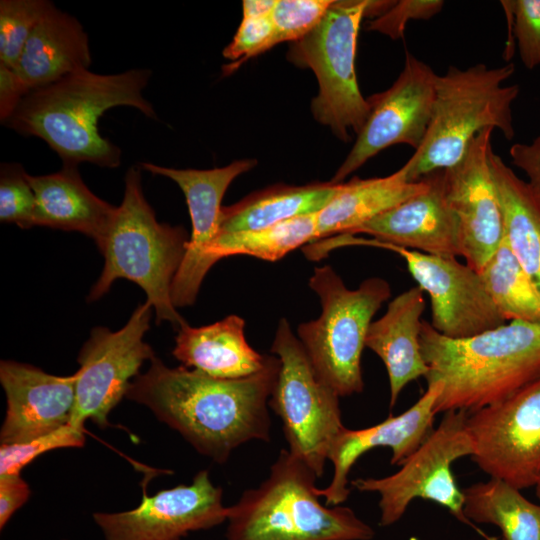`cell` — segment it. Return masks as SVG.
Segmentation results:
<instances>
[{"label": "cell", "mask_w": 540, "mask_h": 540, "mask_svg": "<svg viewBox=\"0 0 540 540\" xmlns=\"http://www.w3.org/2000/svg\"><path fill=\"white\" fill-rule=\"evenodd\" d=\"M279 368V358L271 355L256 374L220 379L185 366L168 367L154 356L125 397L149 408L201 455L224 464L241 445L271 440L268 402Z\"/></svg>", "instance_id": "obj_1"}, {"label": "cell", "mask_w": 540, "mask_h": 540, "mask_svg": "<svg viewBox=\"0 0 540 540\" xmlns=\"http://www.w3.org/2000/svg\"><path fill=\"white\" fill-rule=\"evenodd\" d=\"M150 77L151 70L145 68L109 75L80 70L31 90L4 125L44 140L64 165L89 162L115 168L120 165L121 150L100 135L98 120L116 106L134 107L157 119L152 104L142 95Z\"/></svg>", "instance_id": "obj_2"}, {"label": "cell", "mask_w": 540, "mask_h": 540, "mask_svg": "<svg viewBox=\"0 0 540 540\" xmlns=\"http://www.w3.org/2000/svg\"><path fill=\"white\" fill-rule=\"evenodd\" d=\"M428 383L443 390L434 411L467 413L500 403L540 377V323L509 321L461 339L423 320L420 333Z\"/></svg>", "instance_id": "obj_3"}, {"label": "cell", "mask_w": 540, "mask_h": 540, "mask_svg": "<svg viewBox=\"0 0 540 540\" xmlns=\"http://www.w3.org/2000/svg\"><path fill=\"white\" fill-rule=\"evenodd\" d=\"M316 479L281 450L268 477L228 507L226 540H371L375 531L351 508L320 502Z\"/></svg>", "instance_id": "obj_4"}, {"label": "cell", "mask_w": 540, "mask_h": 540, "mask_svg": "<svg viewBox=\"0 0 540 540\" xmlns=\"http://www.w3.org/2000/svg\"><path fill=\"white\" fill-rule=\"evenodd\" d=\"M140 169L131 166L125 174L124 196L100 249L104 267L87 300L96 301L115 280L127 279L143 289L157 324L169 322L177 331L187 322L177 312L171 290L189 239L182 226L157 221L143 194Z\"/></svg>", "instance_id": "obj_5"}, {"label": "cell", "mask_w": 540, "mask_h": 540, "mask_svg": "<svg viewBox=\"0 0 540 540\" xmlns=\"http://www.w3.org/2000/svg\"><path fill=\"white\" fill-rule=\"evenodd\" d=\"M514 72L511 62L499 67L477 63L467 68L449 66L438 75L426 136L401 167L409 182L455 166L487 128L499 130L508 141L514 138L512 105L520 87L505 84Z\"/></svg>", "instance_id": "obj_6"}, {"label": "cell", "mask_w": 540, "mask_h": 540, "mask_svg": "<svg viewBox=\"0 0 540 540\" xmlns=\"http://www.w3.org/2000/svg\"><path fill=\"white\" fill-rule=\"evenodd\" d=\"M309 287L319 296V318L297 327L317 376L340 397L364 389L361 357L372 319L391 297L390 284L381 277L365 279L357 289L346 287L329 266L314 268Z\"/></svg>", "instance_id": "obj_7"}, {"label": "cell", "mask_w": 540, "mask_h": 540, "mask_svg": "<svg viewBox=\"0 0 540 540\" xmlns=\"http://www.w3.org/2000/svg\"><path fill=\"white\" fill-rule=\"evenodd\" d=\"M377 1H333L322 20L293 42L287 59L316 75L319 92L311 103L314 118L348 142L364 126L370 105L360 91L355 71L357 39L364 17Z\"/></svg>", "instance_id": "obj_8"}, {"label": "cell", "mask_w": 540, "mask_h": 540, "mask_svg": "<svg viewBox=\"0 0 540 540\" xmlns=\"http://www.w3.org/2000/svg\"><path fill=\"white\" fill-rule=\"evenodd\" d=\"M271 353L280 360L269 407L281 419L288 451L319 478L343 431L340 396L316 374L286 318L278 322Z\"/></svg>", "instance_id": "obj_9"}, {"label": "cell", "mask_w": 540, "mask_h": 540, "mask_svg": "<svg viewBox=\"0 0 540 540\" xmlns=\"http://www.w3.org/2000/svg\"><path fill=\"white\" fill-rule=\"evenodd\" d=\"M465 411L445 412L439 426L400 469L382 478H357L350 484L361 492L379 495V525L387 527L401 519L412 500L421 498L446 508L486 540H494L477 528L464 513L465 497L453 475L457 459L472 456L474 445L468 432Z\"/></svg>", "instance_id": "obj_10"}, {"label": "cell", "mask_w": 540, "mask_h": 540, "mask_svg": "<svg viewBox=\"0 0 540 540\" xmlns=\"http://www.w3.org/2000/svg\"><path fill=\"white\" fill-rule=\"evenodd\" d=\"M152 305L140 304L119 330L92 329L77 358L74 373L75 403L70 424L85 429L92 420L100 428L109 425V414L118 405L139 369L155 354L144 341L150 328Z\"/></svg>", "instance_id": "obj_11"}, {"label": "cell", "mask_w": 540, "mask_h": 540, "mask_svg": "<svg viewBox=\"0 0 540 540\" xmlns=\"http://www.w3.org/2000/svg\"><path fill=\"white\" fill-rule=\"evenodd\" d=\"M473 462L519 489L540 482V377L508 399L468 413Z\"/></svg>", "instance_id": "obj_12"}, {"label": "cell", "mask_w": 540, "mask_h": 540, "mask_svg": "<svg viewBox=\"0 0 540 540\" xmlns=\"http://www.w3.org/2000/svg\"><path fill=\"white\" fill-rule=\"evenodd\" d=\"M438 74L406 50L404 66L385 91L367 98L369 115L331 182L342 183L370 158L396 144L417 150L431 121Z\"/></svg>", "instance_id": "obj_13"}, {"label": "cell", "mask_w": 540, "mask_h": 540, "mask_svg": "<svg viewBox=\"0 0 540 540\" xmlns=\"http://www.w3.org/2000/svg\"><path fill=\"white\" fill-rule=\"evenodd\" d=\"M223 490L207 470L189 485L143 494L139 505L122 512H95L93 520L105 540H181L191 532L211 529L227 521Z\"/></svg>", "instance_id": "obj_14"}, {"label": "cell", "mask_w": 540, "mask_h": 540, "mask_svg": "<svg viewBox=\"0 0 540 540\" xmlns=\"http://www.w3.org/2000/svg\"><path fill=\"white\" fill-rule=\"evenodd\" d=\"M401 256L418 286L428 294L431 326L441 335L461 339L497 328L507 321L484 285L480 273L454 257L425 254L387 243Z\"/></svg>", "instance_id": "obj_15"}, {"label": "cell", "mask_w": 540, "mask_h": 540, "mask_svg": "<svg viewBox=\"0 0 540 540\" xmlns=\"http://www.w3.org/2000/svg\"><path fill=\"white\" fill-rule=\"evenodd\" d=\"M487 128L471 142L464 157L444 170L446 193L460 228L462 257L480 272L504 239V218L489 165L492 150Z\"/></svg>", "instance_id": "obj_16"}, {"label": "cell", "mask_w": 540, "mask_h": 540, "mask_svg": "<svg viewBox=\"0 0 540 540\" xmlns=\"http://www.w3.org/2000/svg\"><path fill=\"white\" fill-rule=\"evenodd\" d=\"M256 165L253 159H242L220 168L175 169L142 162L138 166L154 175L173 180L184 193L192 224L184 259L171 290L176 307L195 303L204 280L200 272L203 254L218 233L222 199L232 181Z\"/></svg>", "instance_id": "obj_17"}, {"label": "cell", "mask_w": 540, "mask_h": 540, "mask_svg": "<svg viewBox=\"0 0 540 540\" xmlns=\"http://www.w3.org/2000/svg\"><path fill=\"white\" fill-rule=\"evenodd\" d=\"M75 374L59 376L13 360L0 362L6 396L1 444L27 442L68 425L75 403Z\"/></svg>", "instance_id": "obj_18"}, {"label": "cell", "mask_w": 540, "mask_h": 540, "mask_svg": "<svg viewBox=\"0 0 540 540\" xmlns=\"http://www.w3.org/2000/svg\"><path fill=\"white\" fill-rule=\"evenodd\" d=\"M443 383L427 384L424 394L403 413L390 415L384 421L364 429L344 428L335 440L328 460L332 462V479L324 489L317 488L327 506H338L350 494L348 475L355 462L367 451L387 447L392 451L391 465H401L433 431L434 407Z\"/></svg>", "instance_id": "obj_19"}, {"label": "cell", "mask_w": 540, "mask_h": 540, "mask_svg": "<svg viewBox=\"0 0 540 540\" xmlns=\"http://www.w3.org/2000/svg\"><path fill=\"white\" fill-rule=\"evenodd\" d=\"M428 186L349 234L441 257L462 256L459 222L446 193L444 170L424 176Z\"/></svg>", "instance_id": "obj_20"}, {"label": "cell", "mask_w": 540, "mask_h": 540, "mask_svg": "<svg viewBox=\"0 0 540 540\" xmlns=\"http://www.w3.org/2000/svg\"><path fill=\"white\" fill-rule=\"evenodd\" d=\"M424 293L417 285L397 295L383 316L371 323L366 335L365 347L382 360L387 370L391 409L404 387L429 371L420 345Z\"/></svg>", "instance_id": "obj_21"}, {"label": "cell", "mask_w": 540, "mask_h": 540, "mask_svg": "<svg viewBox=\"0 0 540 540\" xmlns=\"http://www.w3.org/2000/svg\"><path fill=\"white\" fill-rule=\"evenodd\" d=\"M26 177L35 194L34 226L80 232L101 249L117 206L96 196L77 166L63 164L56 173Z\"/></svg>", "instance_id": "obj_22"}, {"label": "cell", "mask_w": 540, "mask_h": 540, "mask_svg": "<svg viewBox=\"0 0 540 540\" xmlns=\"http://www.w3.org/2000/svg\"><path fill=\"white\" fill-rule=\"evenodd\" d=\"M245 320L229 315L201 327L187 323L177 330L173 356L190 369L220 379H239L263 370L271 355L253 349L245 337Z\"/></svg>", "instance_id": "obj_23"}, {"label": "cell", "mask_w": 540, "mask_h": 540, "mask_svg": "<svg viewBox=\"0 0 540 540\" xmlns=\"http://www.w3.org/2000/svg\"><path fill=\"white\" fill-rule=\"evenodd\" d=\"M91 61L88 35L81 23L54 7L31 33L15 71L33 90L88 69Z\"/></svg>", "instance_id": "obj_24"}, {"label": "cell", "mask_w": 540, "mask_h": 540, "mask_svg": "<svg viewBox=\"0 0 540 540\" xmlns=\"http://www.w3.org/2000/svg\"><path fill=\"white\" fill-rule=\"evenodd\" d=\"M427 186L425 177L409 182L401 168L385 177H354L342 182L340 191L317 213V240L352 233Z\"/></svg>", "instance_id": "obj_25"}, {"label": "cell", "mask_w": 540, "mask_h": 540, "mask_svg": "<svg viewBox=\"0 0 540 540\" xmlns=\"http://www.w3.org/2000/svg\"><path fill=\"white\" fill-rule=\"evenodd\" d=\"M342 183L314 182L302 186L276 184L256 191L221 210L218 233L259 230L287 220L319 213L340 191Z\"/></svg>", "instance_id": "obj_26"}, {"label": "cell", "mask_w": 540, "mask_h": 540, "mask_svg": "<svg viewBox=\"0 0 540 540\" xmlns=\"http://www.w3.org/2000/svg\"><path fill=\"white\" fill-rule=\"evenodd\" d=\"M489 165L503 212L505 239L540 290V199L493 149Z\"/></svg>", "instance_id": "obj_27"}, {"label": "cell", "mask_w": 540, "mask_h": 540, "mask_svg": "<svg viewBox=\"0 0 540 540\" xmlns=\"http://www.w3.org/2000/svg\"><path fill=\"white\" fill-rule=\"evenodd\" d=\"M464 513L471 522L497 526L504 540H540V504L521 490L490 478L463 489Z\"/></svg>", "instance_id": "obj_28"}, {"label": "cell", "mask_w": 540, "mask_h": 540, "mask_svg": "<svg viewBox=\"0 0 540 540\" xmlns=\"http://www.w3.org/2000/svg\"><path fill=\"white\" fill-rule=\"evenodd\" d=\"M316 240L317 214L296 217L259 230L219 233L203 254L200 272L205 278L216 262L233 255H248L275 262Z\"/></svg>", "instance_id": "obj_29"}, {"label": "cell", "mask_w": 540, "mask_h": 540, "mask_svg": "<svg viewBox=\"0 0 540 540\" xmlns=\"http://www.w3.org/2000/svg\"><path fill=\"white\" fill-rule=\"evenodd\" d=\"M479 273L506 321L540 323V290L513 254L505 236Z\"/></svg>", "instance_id": "obj_30"}, {"label": "cell", "mask_w": 540, "mask_h": 540, "mask_svg": "<svg viewBox=\"0 0 540 540\" xmlns=\"http://www.w3.org/2000/svg\"><path fill=\"white\" fill-rule=\"evenodd\" d=\"M54 7L47 0L0 1L1 64L16 69L31 33Z\"/></svg>", "instance_id": "obj_31"}, {"label": "cell", "mask_w": 540, "mask_h": 540, "mask_svg": "<svg viewBox=\"0 0 540 540\" xmlns=\"http://www.w3.org/2000/svg\"><path fill=\"white\" fill-rule=\"evenodd\" d=\"M85 444V429L70 423L39 438L0 446V475L20 474L40 455L59 448H80Z\"/></svg>", "instance_id": "obj_32"}, {"label": "cell", "mask_w": 540, "mask_h": 540, "mask_svg": "<svg viewBox=\"0 0 540 540\" xmlns=\"http://www.w3.org/2000/svg\"><path fill=\"white\" fill-rule=\"evenodd\" d=\"M332 3V0H277L271 14L273 34L269 48L302 39L318 25Z\"/></svg>", "instance_id": "obj_33"}, {"label": "cell", "mask_w": 540, "mask_h": 540, "mask_svg": "<svg viewBox=\"0 0 540 540\" xmlns=\"http://www.w3.org/2000/svg\"><path fill=\"white\" fill-rule=\"evenodd\" d=\"M20 164L2 163L0 169V221L22 229L34 226L35 194Z\"/></svg>", "instance_id": "obj_34"}, {"label": "cell", "mask_w": 540, "mask_h": 540, "mask_svg": "<svg viewBox=\"0 0 540 540\" xmlns=\"http://www.w3.org/2000/svg\"><path fill=\"white\" fill-rule=\"evenodd\" d=\"M512 30L522 64L526 69L540 65V0L501 1Z\"/></svg>", "instance_id": "obj_35"}, {"label": "cell", "mask_w": 540, "mask_h": 540, "mask_svg": "<svg viewBox=\"0 0 540 540\" xmlns=\"http://www.w3.org/2000/svg\"><path fill=\"white\" fill-rule=\"evenodd\" d=\"M273 34L271 15L260 18H243L223 56L232 62L224 65V74H230L248 59L269 50Z\"/></svg>", "instance_id": "obj_36"}, {"label": "cell", "mask_w": 540, "mask_h": 540, "mask_svg": "<svg viewBox=\"0 0 540 540\" xmlns=\"http://www.w3.org/2000/svg\"><path fill=\"white\" fill-rule=\"evenodd\" d=\"M444 6L442 0H400L379 16L369 21L367 29L382 33L391 39H402L407 24L412 20H429L439 14Z\"/></svg>", "instance_id": "obj_37"}, {"label": "cell", "mask_w": 540, "mask_h": 540, "mask_svg": "<svg viewBox=\"0 0 540 540\" xmlns=\"http://www.w3.org/2000/svg\"><path fill=\"white\" fill-rule=\"evenodd\" d=\"M31 494L28 483L20 474L0 475V529L21 508Z\"/></svg>", "instance_id": "obj_38"}, {"label": "cell", "mask_w": 540, "mask_h": 540, "mask_svg": "<svg viewBox=\"0 0 540 540\" xmlns=\"http://www.w3.org/2000/svg\"><path fill=\"white\" fill-rule=\"evenodd\" d=\"M512 164L523 171L540 199V133L529 143H515L509 149Z\"/></svg>", "instance_id": "obj_39"}, {"label": "cell", "mask_w": 540, "mask_h": 540, "mask_svg": "<svg viewBox=\"0 0 540 540\" xmlns=\"http://www.w3.org/2000/svg\"><path fill=\"white\" fill-rule=\"evenodd\" d=\"M31 90L15 70L0 63V120L4 124Z\"/></svg>", "instance_id": "obj_40"}, {"label": "cell", "mask_w": 540, "mask_h": 540, "mask_svg": "<svg viewBox=\"0 0 540 540\" xmlns=\"http://www.w3.org/2000/svg\"><path fill=\"white\" fill-rule=\"evenodd\" d=\"M277 0H246L243 1V18H260L270 16Z\"/></svg>", "instance_id": "obj_41"}, {"label": "cell", "mask_w": 540, "mask_h": 540, "mask_svg": "<svg viewBox=\"0 0 540 540\" xmlns=\"http://www.w3.org/2000/svg\"><path fill=\"white\" fill-rule=\"evenodd\" d=\"M535 491L538 499L540 500V482L536 485Z\"/></svg>", "instance_id": "obj_42"}]
</instances>
